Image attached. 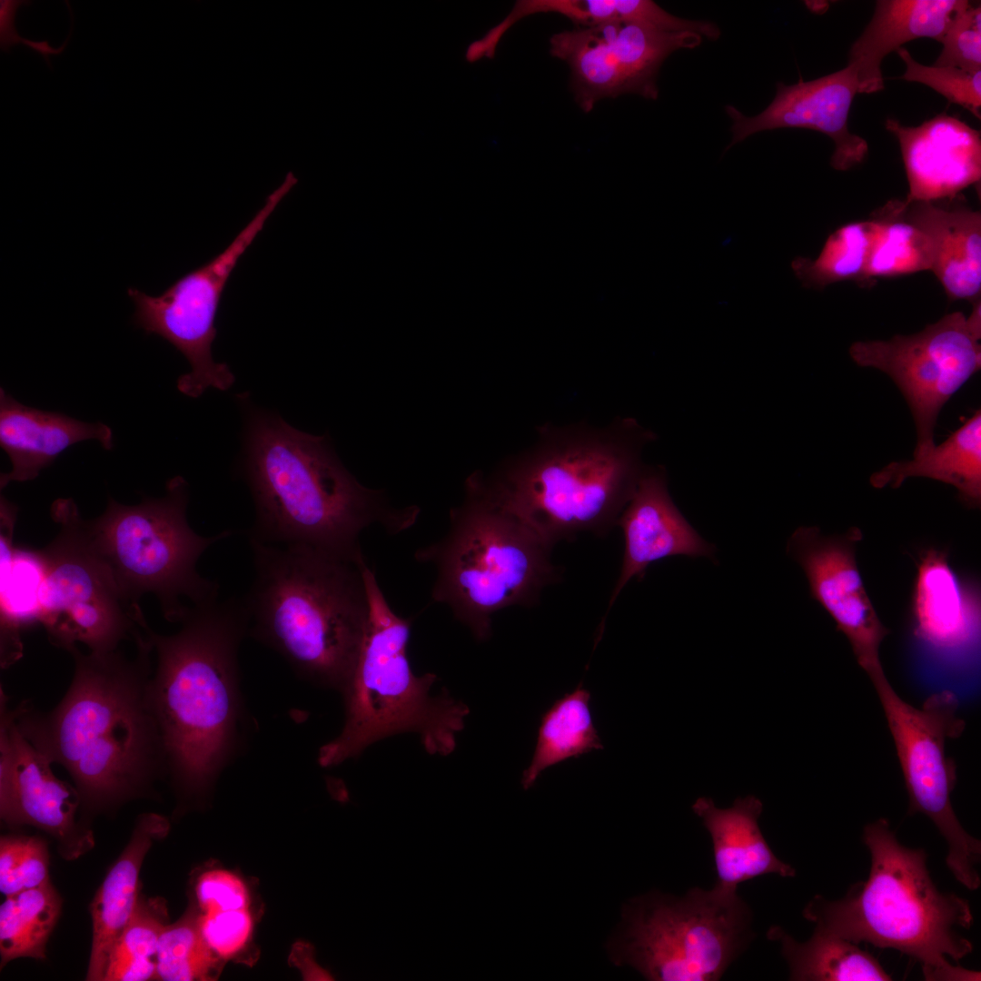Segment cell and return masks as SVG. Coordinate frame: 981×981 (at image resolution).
<instances>
[{
    "label": "cell",
    "mask_w": 981,
    "mask_h": 981,
    "mask_svg": "<svg viewBox=\"0 0 981 981\" xmlns=\"http://www.w3.org/2000/svg\"><path fill=\"white\" fill-rule=\"evenodd\" d=\"M51 512L60 530L38 550L39 623L49 641L67 651L83 643L94 653L114 651L124 640L134 643L148 625L142 609L124 596L91 547L75 503L57 500Z\"/></svg>",
    "instance_id": "cell-11"
},
{
    "label": "cell",
    "mask_w": 981,
    "mask_h": 981,
    "mask_svg": "<svg viewBox=\"0 0 981 981\" xmlns=\"http://www.w3.org/2000/svg\"><path fill=\"white\" fill-rule=\"evenodd\" d=\"M201 932L217 956L230 957L248 941L253 919L248 908L204 913L199 917Z\"/></svg>",
    "instance_id": "cell-40"
},
{
    "label": "cell",
    "mask_w": 981,
    "mask_h": 981,
    "mask_svg": "<svg viewBox=\"0 0 981 981\" xmlns=\"http://www.w3.org/2000/svg\"><path fill=\"white\" fill-rule=\"evenodd\" d=\"M871 218L874 230L863 282L931 271L933 243L904 216L902 200L887 202Z\"/></svg>",
    "instance_id": "cell-31"
},
{
    "label": "cell",
    "mask_w": 981,
    "mask_h": 981,
    "mask_svg": "<svg viewBox=\"0 0 981 981\" xmlns=\"http://www.w3.org/2000/svg\"><path fill=\"white\" fill-rule=\"evenodd\" d=\"M874 230L872 218L835 230L815 259L797 257L791 263L805 288L822 290L843 281L863 282Z\"/></svg>",
    "instance_id": "cell-33"
},
{
    "label": "cell",
    "mask_w": 981,
    "mask_h": 981,
    "mask_svg": "<svg viewBox=\"0 0 981 981\" xmlns=\"http://www.w3.org/2000/svg\"><path fill=\"white\" fill-rule=\"evenodd\" d=\"M249 542L254 576L243 597L248 633L302 679L342 693L369 623L366 560L307 545Z\"/></svg>",
    "instance_id": "cell-5"
},
{
    "label": "cell",
    "mask_w": 981,
    "mask_h": 981,
    "mask_svg": "<svg viewBox=\"0 0 981 981\" xmlns=\"http://www.w3.org/2000/svg\"><path fill=\"white\" fill-rule=\"evenodd\" d=\"M196 896L204 913L248 908V891L240 877L223 869L203 873L196 886Z\"/></svg>",
    "instance_id": "cell-41"
},
{
    "label": "cell",
    "mask_w": 981,
    "mask_h": 981,
    "mask_svg": "<svg viewBox=\"0 0 981 981\" xmlns=\"http://www.w3.org/2000/svg\"><path fill=\"white\" fill-rule=\"evenodd\" d=\"M168 827L166 818L160 815H140L128 844L98 888L90 906L93 937L86 980H104L111 950L140 898L139 874L144 859Z\"/></svg>",
    "instance_id": "cell-25"
},
{
    "label": "cell",
    "mask_w": 981,
    "mask_h": 981,
    "mask_svg": "<svg viewBox=\"0 0 981 981\" xmlns=\"http://www.w3.org/2000/svg\"><path fill=\"white\" fill-rule=\"evenodd\" d=\"M701 41L692 32L616 21L557 33L550 39V53L570 66L575 101L590 113L600 100L624 94L657 99V76L664 60Z\"/></svg>",
    "instance_id": "cell-15"
},
{
    "label": "cell",
    "mask_w": 981,
    "mask_h": 981,
    "mask_svg": "<svg viewBox=\"0 0 981 981\" xmlns=\"http://www.w3.org/2000/svg\"><path fill=\"white\" fill-rule=\"evenodd\" d=\"M861 540L855 527L834 536L823 535L818 527H799L788 539L787 552L804 570L811 598L835 620L873 679L884 673L879 648L890 631L877 616L857 567L856 548Z\"/></svg>",
    "instance_id": "cell-17"
},
{
    "label": "cell",
    "mask_w": 981,
    "mask_h": 981,
    "mask_svg": "<svg viewBox=\"0 0 981 981\" xmlns=\"http://www.w3.org/2000/svg\"><path fill=\"white\" fill-rule=\"evenodd\" d=\"M91 439L113 448V432L105 424L24 405L0 389V445L12 465L1 474V490L13 481L35 479L68 447Z\"/></svg>",
    "instance_id": "cell-22"
},
{
    "label": "cell",
    "mask_w": 981,
    "mask_h": 981,
    "mask_svg": "<svg viewBox=\"0 0 981 981\" xmlns=\"http://www.w3.org/2000/svg\"><path fill=\"white\" fill-rule=\"evenodd\" d=\"M617 525L624 536V555L619 577L600 625V641L605 619L618 596L634 577L641 580L653 562L672 556L707 557L716 560V547L705 540L674 504L660 466H645L636 489Z\"/></svg>",
    "instance_id": "cell-20"
},
{
    "label": "cell",
    "mask_w": 981,
    "mask_h": 981,
    "mask_svg": "<svg viewBox=\"0 0 981 981\" xmlns=\"http://www.w3.org/2000/svg\"><path fill=\"white\" fill-rule=\"evenodd\" d=\"M49 854L37 837L4 836L0 840V891L5 897L45 886Z\"/></svg>",
    "instance_id": "cell-36"
},
{
    "label": "cell",
    "mask_w": 981,
    "mask_h": 981,
    "mask_svg": "<svg viewBox=\"0 0 981 981\" xmlns=\"http://www.w3.org/2000/svg\"><path fill=\"white\" fill-rule=\"evenodd\" d=\"M910 477H926L952 485L969 509L981 504V411H976L941 444L913 454L912 460L892 461L874 472L876 489L899 488Z\"/></svg>",
    "instance_id": "cell-27"
},
{
    "label": "cell",
    "mask_w": 981,
    "mask_h": 981,
    "mask_svg": "<svg viewBox=\"0 0 981 981\" xmlns=\"http://www.w3.org/2000/svg\"><path fill=\"white\" fill-rule=\"evenodd\" d=\"M16 508L1 502V666L22 655L20 629L39 622L42 565L38 550L12 544Z\"/></svg>",
    "instance_id": "cell-28"
},
{
    "label": "cell",
    "mask_w": 981,
    "mask_h": 981,
    "mask_svg": "<svg viewBox=\"0 0 981 981\" xmlns=\"http://www.w3.org/2000/svg\"><path fill=\"white\" fill-rule=\"evenodd\" d=\"M693 812L708 832L718 887L738 890L739 884L775 874L794 877L796 869L774 854L759 827L762 802L754 796L737 798L719 808L709 798H699Z\"/></svg>",
    "instance_id": "cell-23"
},
{
    "label": "cell",
    "mask_w": 981,
    "mask_h": 981,
    "mask_svg": "<svg viewBox=\"0 0 981 981\" xmlns=\"http://www.w3.org/2000/svg\"><path fill=\"white\" fill-rule=\"evenodd\" d=\"M903 214L930 237L931 272L951 300L979 299L981 291V213L965 206L902 200Z\"/></svg>",
    "instance_id": "cell-26"
},
{
    "label": "cell",
    "mask_w": 981,
    "mask_h": 981,
    "mask_svg": "<svg viewBox=\"0 0 981 981\" xmlns=\"http://www.w3.org/2000/svg\"><path fill=\"white\" fill-rule=\"evenodd\" d=\"M590 703V692L580 683L541 715L532 758L520 779L525 790L550 767L604 748Z\"/></svg>",
    "instance_id": "cell-30"
},
{
    "label": "cell",
    "mask_w": 981,
    "mask_h": 981,
    "mask_svg": "<svg viewBox=\"0 0 981 981\" xmlns=\"http://www.w3.org/2000/svg\"><path fill=\"white\" fill-rule=\"evenodd\" d=\"M540 13L559 14L569 18L576 28H590L622 22L623 0H519L498 26L506 33L522 18Z\"/></svg>",
    "instance_id": "cell-38"
},
{
    "label": "cell",
    "mask_w": 981,
    "mask_h": 981,
    "mask_svg": "<svg viewBox=\"0 0 981 981\" xmlns=\"http://www.w3.org/2000/svg\"><path fill=\"white\" fill-rule=\"evenodd\" d=\"M911 598V634L917 651L949 669L976 665L980 649V593L976 581L959 575L947 553L924 550Z\"/></svg>",
    "instance_id": "cell-18"
},
{
    "label": "cell",
    "mask_w": 981,
    "mask_h": 981,
    "mask_svg": "<svg viewBox=\"0 0 981 981\" xmlns=\"http://www.w3.org/2000/svg\"><path fill=\"white\" fill-rule=\"evenodd\" d=\"M62 899L51 882L5 897L0 906L1 967L20 957L42 959Z\"/></svg>",
    "instance_id": "cell-32"
},
{
    "label": "cell",
    "mask_w": 981,
    "mask_h": 981,
    "mask_svg": "<svg viewBox=\"0 0 981 981\" xmlns=\"http://www.w3.org/2000/svg\"><path fill=\"white\" fill-rule=\"evenodd\" d=\"M868 877L838 900L814 896L802 915L815 930L858 944L891 948L917 961L927 981L979 980L980 972L949 963L973 951L962 935L974 923L967 899L935 885L922 848L902 845L885 818L865 826Z\"/></svg>",
    "instance_id": "cell-6"
},
{
    "label": "cell",
    "mask_w": 981,
    "mask_h": 981,
    "mask_svg": "<svg viewBox=\"0 0 981 981\" xmlns=\"http://www.w3.org/2000/svg\"><path fill=\"white\" fill-rule=\"evenodd\" d=\"M446 533L414 558L435 570L431 599L446 605L479 641L491 634L492 616L532 606L560 580L551 547L483 488L480 472L465 481L463 502L450 510Z\"/></svg>",
    "instance_id": "cell-7"
},
{
    "label": "cell",
    "mask_w": 981,
    "mask_h": 981,
    "mask_svg": "<svg viewBox=\"0 0 981 981\" xmlns=\"http://www.w3.org/2000/svg\"><path fill=\"white\" fill-rule=\"evenodd\" d=\"M364 577L370 618L355 669L342 693L344 724L320 748L318 762L325 768L339 765L374 742L404 732L419 735L429 754L447 756L455 749L470 709L448 691L431 695L437 676L416 675L408 659L411 620L392 610L368 564Z\"/></svg>",
    "instance_id": "cell-8"
},
{
    "label": "cell",
    "mask_w": 981,
    "mask_h": 981,
    "mask_svg": "<svg viewBox=\"0 0 981 981\" xmlns=\"http://www.w3.org/2000/svg\"><path fill=\"white\" fill-rule=\"evenodd\" d=\"M897 53L906 65V71L899 79L926 84L949 103L960 105L980 118L981 71L925 65L917 62L905 47L899 48Z\"/></svg>",
    "instance_id": "cell-37"
},
{
    "label": "cell",
    "mask_w": 981,
    "mask_h": 981,
    "mask_svg": "<svg viewBox=\"0 0 981 981\" xmlns=\"http://www.w3.org/2000/svg\"><path fill=\"white\" fill-rule=\"evenodd\" d=\"M215 962L216 955L201 932L199 917L189 913L167 925L159 938L156 979L208 980Z\"/></svg>",
    "instance_id": "cell-35"
},
{
    "label": "cell",
    "mask_w": 981,
    "mask_h": 981,
    "mask_svg": "<svg viewBox=\"0 0 981 981\" xmlns=\"http://www.w3.org/2000/svg\"><path fill=\"white\" fill-rule=\"evenodd\" d=\"M886 129L898 141L909 185L908 201L953 198L981 177L980 132L939 114L918 126L887 118Z\"/></svg>",
    "instance_id": "cell-21"
},
{
    "label": "cell",
    "mask_w": 981,
    "mask_h": 981,
    "mask_svg": "<svg viewBox=\"0 0 981 981\" xmlns=\"http://www.w3.org/2000/svg\"><path fill=\"white\" fill-rule=\"evenodd\" d=\"M767 937L780 945L790 980H892L872 954L841 937L814 929L809 939L800 942L779 926H771Z\"/></svg>",
    "instance_id": "cell-29"
},
{
    "label": "cell",
    "mask_w": 981,
    "mask_h": 981,
    "mask_svg": "<svg viewBox=\"0 0 981 981\" xmlns=\"http://www.w3.org/2000/svg\"><path fill=\"white\" fill-rule=\"evenodd\" d=\"M943 48L935 66L981 71V9L968 1L956 11L938 41Z\"/></svg>",
    "instance_id": "cell-39"
},
{
    "label": "cell",
    "mask_w": 981,
    "mask_h": 981,
    "mask_svg": "<svg viewBox=\"0 0 981 981\" xmlns=\"http://www.w3.org/2000/svg\"><path fill=\"white\" fill-rule=\"evenodd\" d=\"M893 737L908 794V813L926 815L947 845L946 864L967 889L981 885L976 866L981 841L961 825L951 804L956 765L946 754L948 738L964 729L958 703L950 691L932 694L920 708L902 699L885 673L871 679Z\"/></svg>",
    "instance_id": "cell-12"
},
{
    "label": "cell",
    "mask_w": 981,
    "mask_h": 981,
    "mask_svg": "<svg viewBox=\"0 0 981 981\" xmlns=\"http://www.w3.org/2000/svg\"><path fill=\"white\" fill-rule=\"evenodd\" d=\"M981 303L969 317L946 314L922 331L889 340L857 341L849 355L860 367L887 374L903 394L916 425L913 454L934 446L937 417L950 398L981 367Z\"/></svg>",
    "instance_id": "cell-14"
},
{
    "label": "cell",
    "mask_w": 981,
    "mask_h": 981,
    "mask_svg": "<svg viewBox=\"0 0 981 981\" xmlns=\"http://www.w3.org/2000/svg\"><path fill=\"white\" fill-rule=\"evenodd\" d=\"M755 936L751 908L737 890L651 891L622 906L607 951L614 965L649 981H716Z\"/></svg>",
    "instance_id": "cell-10"
},
{
    "label": "cell",
    "mask_w": 981,
    "mask_h": 981,
    "mask_svg": "<svg viewBox=\"0 0 981 981\" xmlns=\"http://www.w3.org/2000/svg\"><path fill=\"white\" fill-rule=\"evenodd\" d=\"M165 490L164 496L144 498L137 505L110 498L99 517L82 519V528L130 601L139 604L143 595L152 593L164 619L180 622L191 606L218 599V583L202 577L196 564L205 550L233 531L197 534L187 520L186 481L170 479Z\"/></svg>",
    "instance_id": "cell-9"
},
{
    "label": "cell",
    "mask_w": 981,
    "mask_h": 981,
    "mask_svg": "<svg viewBox=\"0 0 981 981\" xmlns=\"http://www.w3.org/2000/svg\"><path fill=\"white\" fill-rule=\"evenodd\" d=\"M0 687V818L9 827L32 826L56 839L61 855L75 859L94 844L92 830L76 821L75 787L53 773L52 763L23 735L15 708Z\"/></svg>",
    "instance_id": "cell-16"
},
{
    "label": "cell",
    "mask_w": 981,
    "mask_h": 981,
    "mask_svg": "<svg viewBox=\"0 0 981 981\" xmlns=\"http://www.w3.org/2000/svg\"><path fill=\"white\" fill-rule=\"evenodd\" d=\"M858 93L856 72L845 68L811 81L801 77L793 84H777V93L768 107L755 116L744 115L726 105L732 120V139L728 148L747 137L767 130L805 128L820 132L835 143L830 164L847 171L861 164L868 152L867 142L848 129V114Z\"/></svg>",
    "instance_id": "cell-19"
},
{
    "label": "cell",
    "mask_w": 981,
    "mask_h": 981,
    "mask_svg": "<svg viewBox=\"0 0 981 981\" xmlns=\"http://www.w3.org/2000/svg\"><path fill=\"white\" fill-rule=\"evenodd\" d=\"M964 0H879L874 14L848 54L858 93L884 89L883 59L906 43L921 37L939 41Z\"/></svg>",
    "instance_id": "cell-24"
},
{
    "label": "cell",
    "mask_w": 981,
    "mask_h": 981,
    "mask_svg": "<svg viewBox=\"0 0 981 981\" xmlns=\"http://www.w3.org/2000/svg\"><path fill=\"white\" fill-rule=\"evenodd\" d=\"M651 431L632 418L603 427L544 424L529 450L481 481L490 498L551 548L617 525L646 465Z\"/></svg>",
    "instance_id": "cell-4"
},
{
    "label": "cell",
    "mask_w": 981,
    "mask_h": 981,
    "mask_svg": "<svg viewBox=\"0 0 981 981\" xmlns=\"http://www.w3.org/2000/svg\"><path fill=\"white\" fill-rule=\"evenodd\" d=\"M297 182L292 173L233 242L206 263L183 275L163 293L154 296L129 288L134 304V323L146 333L161 336L187 359L191 371L177 381L178 390L197 398L209 387L229 389L234 375L225 363L213 361L212 343L217 331L216 312L226 282L279 201Z\"/></svg>",
    "instance_id": "cell-13"
},
{
    "label": "cell",
    "mask_w": 981,
    "mask_h": 981,
    "mask_svg": "<svg viewBox=\"0 0 981 981\" xmlns=\"http://www.w3.org/2000/svg\"><path fill=\"white\" fill-rule=\"evenodd\" d=\"M180 629L147 634L156 656L149 683L165 762L184 798L203 797L241 744L238 650L249 630L243 597L189 608Z\"/></svg>",
    "instance_id": "cell-2"
},
{
    "label": "cell",
    "mask_w": 981,
    "mask_h": 981,
    "mask_svg": "<svg viewBox=\"0 0 981 981\" xmlns=\"http://www.w3.org/2000/svg\"><path fill=\"white\" fill-rule=\"evenodd\" d=\"M0 4L1 50L8 53L12 46L18 44H23L31 48L32 50L39 53L43 56L48 66L52 69L49 56L53 54L58 55L62 52H64L71 38L74 25V15L70 5L66 4L71 15V34L68 35L63 45L54 48L49 45L48 41H32L23 38L18 35L15 27V18L18 8L21 5H25L23 1L2 0Z\"/></svg>",
    "instance_id": "cell-42"
},
{
    "label": "cell",
    "mask_w": 981,
    "mask_h": 981,
    "mask_svg": "<svg viewBox=\"0 0 981 981\" xmlns=\"http://www.w3.org/2000/svg\"><path fill=\"white\" fill-rule=\"evenodd\" d=\"M164 906L140 897L130 921L115 941L103 981L156 979L159 938L166 927Z\"/></svg>",
    "instance_id": "cell-34"
},
{
    "label": "cell",
    "mask_w": 981,
    "mask_h": 981,
    "mask_svg": "<svg viewBox=\"0 0 981 981\" xmlns=\"http://www.w3.org/2000/svg\"><path fill=\"white\" fill-rule=\"evenodd\" d=\"M243 474L255 505L249 540L312 546L362 560L360 538L372 525L391 534L416 522V506L396 508L383 490L362 485L325 436L298 431L279 416L253 412Z\"/></svg>",
    "instance_id": "cell-3"
},
{
    "label": "cell",
    "mask_w": 981,
    "mask_h": 981,
    "mask_svg": "<svg viewBox=\"0 0 981 981\" xmlns=\"http://www.w3.org/2000/svg\"><path fill=\"white\" fill-rule=\"evenodd\" d=\"M136 654L71 653L74 670L60 702L42 711L28 700L15 707L23 735L70 775L87 813L114 811L149 794L165 774L162 738L149 695L153 644Z\"/></svg>",
    "instance_id": "cell-1"
}]
</instances>
